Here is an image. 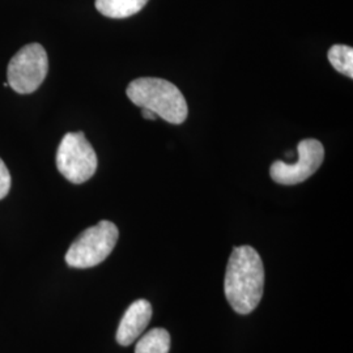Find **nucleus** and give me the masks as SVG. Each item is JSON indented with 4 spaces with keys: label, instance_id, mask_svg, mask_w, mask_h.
I'll use <instances>...</instances> for the list:
<instances>
[{
    "label": "nucleus",
    "instance_id": "nucleus-9",
    "mask_svg": "<svg viewBox=\"0 0 353 353\" xmlns=\"http://www.w3.org/2000/svg\"><path fill=\"white\" fill-rule=\"evenodd\" d=\"M170 335L165 328H152L137 343L135 353H169Z\"/></svg>",
    "mask_w": 353,
    "mask_h": 353
},
{
    "label": "nucleus",
    "instance_id": "nucleus-5",
    "mask_svg": "<svg viewBox=\"0 0 353 353\" xmlns=\"http://www.w3.org/2000/svg\"><path fill=\"white\" fill-rule=\"evenodd\" d=\"M49 72L48 52L39 43H29L17 51L8 64V85L20 94L36 92Z\"/></svg>",
    "mask_w": 353,
    "mask_h": 353
},
{
    "label": "nucleus",
    "instance_id": "nucleus-10",
    "mask_svg": "<svg viewBox=\"0 0 353 353\" xmlns=\"http://www.w3.org/2000/svg\"><path fill=\"white\" fill-rule=\"evenodd\" d=\"M328 61L343 75L353 77V49L347 45H334L328 50Z\"/></svg>",
    "mask_w": 353,
    "mask_h": 353
},
{
    "label": "nucleus",
    "instance_id": "nucleus-3",
    "mask_svg": "<svg viewBox=\"0 0 353 353\" xmlns=\"http://www.w3.org/2000/svg\"><path fill=\"white\" fill-rule=\"evenodd\" d=\"M119 237L115 224L102 220L85 229L65 254V263L74 268H90L102 263L114 250Z\"/></svg>",
    "mask_w": 353,
    "mask_h": 353
},
{
    "label": "nucleus",
    "instance_id": "nucleus-12",
    "mask_svg": "<svg viewBox=\"0 0 353 353\" xmlns=\"http://www.w3.org/2000/svg\"><path fill=\"white\" fill-rule=\"evenodd\" d=\"M141 115L145 118V119H148V121H154L156 118H157V115L151 112V110H148V109H143L141 110Z\"/></svg>",
    "mask_w": 353,
    "mask_h": 353
},
{
    "label": "nucleus",
    "instance_id": "nucleus-4",
    "mask_svg": "<svg viewBox=\"0 0 353 353\" xmlns=\"http://www.w3.org/2000/svg\"><path fill=\"white\" fill-rule=\"evenodd\" d=\"M97 154L84 132H68L57 152V168L71 183L80 185L90 179L97 170Z\"/></svg>",
    "mask_w": 353,
    "mask_h": 353
},
{
    "label": "nucleus",
    "instance_id": "nucleus-2",
    "mask_svg": "<svg viewBox=\"0 0 353 353\" xmlns=\"http://www.w3.org/2000/svg\"><path fill=\"white\" fill-rule=\"evenodd\" d=\"M127 97L141 109H148L172 125L186 121L189 108L176 85L159 77H139L128 84Z\"/></svg>",
    "mask_w": 353,
    "mask_h": 353
},
{
    "label": "nucleus",
    "instance_id": "nucleus-1",
    "mask_svg": "<svg viewBox=\"0 0 353 353\" xmlns=\"http://www.w3.org/2000/svg\"><path fill=\"white\" fill-rule=\"evenodd\" d=\"M225 297L239 314H250L261 303L265 290V267L252 246L234 248L225 272Z\"/></svg>",
    "mask_w": 353,
    "mask_h": 353
},
{
    "label": "nucleus",
    "instance_id": "nucleus-11",
    "mask_svg": "<svg viewBox=\"0 0 353 353\" xmlns=\"http://www.w3.org/2000/svg\"><path fill=\"white\" fill-rule=\"evenodd\" d=\"M11 190V173L0 159V201L4 199Z\"/></svg>",
    "mask_w": 353,
    "mask_h": 353
},
{
    "label": "nucleus",
    "instance_id": "nucleus-8",
    "mask_svg": "<svg viewBox=\"0 0 353 353\" xmlns=\"http://www.w3.org/2000/svg\"><path fill=\"white\" fill-rule=\"evenodd\" d=\"M150 0H96L99 12L110 19H126L139 12Z\"/></svg>",
    "mask_w": 353,
    "mask_h": 353
},
{
    "label": "nucleus",
    "instance_id": "nucleus-6",
    "mask_svg": "<svg viewBox=\"0 0 353 353\" xmlns=\"http://www.w3.org/2000/svg\"><path fill=\"white\" fill-rule=\"evenodd\" d=\"M299 160L294 164L275 161L271 165V178L280 185H297L313 176L325 159V148L316 139H303L297 147Z\"/></svg>",
    "mask_w": 353,
    "mask_h": 353
},
{
    "label": "nucleus",
    "instance_id": "nucleus-7",
    "mask_svg": "<svg viewBox=\"0 0 353 353\" xmlns=\"http://www.w3.org/2000/svg\"><path fill=\"white\" fill-rule=\"evenodd\" d=\"M152 318L151 303L147 300H137L127 307L125 316L117 330V341L127 347L139 338Z\"/></svg>",
    "mask_w": 353,
    "mask_h": 353
}]
</instances>
